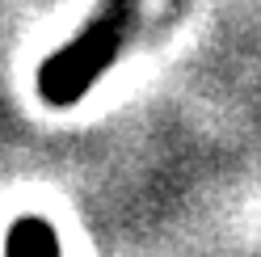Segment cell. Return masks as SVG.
<instances>
[{
    "label": "cell",
    "mask_w": 261,
    "mask_h": 257,
    "mask_svg": "<svg viewBox=\"0 0 261 257\" xmlns=\"http://www.w3.org/2000/svg\"><path fill=\"white\" fill-rule=\"evenodd\" d=\"M5 257H63V240L46 215L21 211L5 232Z\"/></svg>",
    "instance_id": "6da1fadb"
}]
</instances>
